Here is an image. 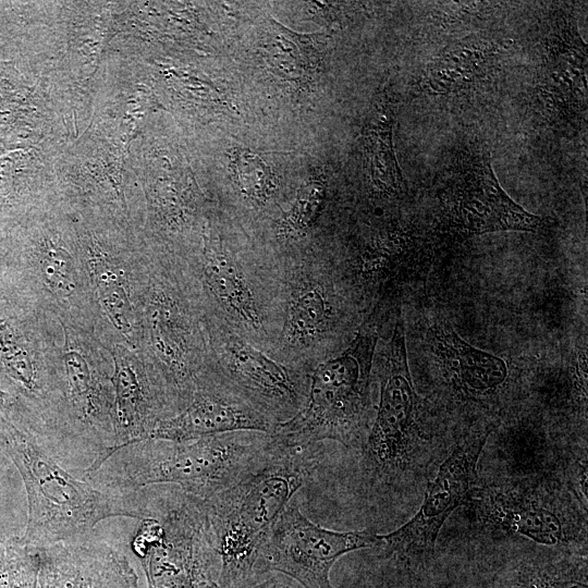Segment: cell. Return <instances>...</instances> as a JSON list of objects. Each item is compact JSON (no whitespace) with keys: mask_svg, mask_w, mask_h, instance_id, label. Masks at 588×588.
<instances>
[{"mask_svg":"<svg viewBox=\"0 0 588 588\" xmlns=\"http://www.w3.org/2000/svg\"><path fill=\"white\" fill-rule=\"evenodd\" d=\"M326 182L322 176L310 177L298 189L292 206L274 221L280 250L271 258L274 264L286 259L295 244L313 232L326 206Z\"/></svg>","mask_w":588,"mask_h":588,"instance_id":"obj_26","label":"cell"},{"mask_svg":"<svg viewBox=\"0 0 588 588\" xmlns=\"http://www.w3.org/2000/svg\"><path fill=\"white\" fill-rule=\"evenodd\" d=\"M0 448L25 485L28 514L21 540L29 547L86 538L106 518L140 519L147 513L143 489L101 490L73 477L44 449L30 428L19 427L7 416L0 417Z\"/></svg>","mask_w":588,"mask_h":588,"instance_id":"obj_3","label":"cell"},{"mask_svg":"<svg viewBox=\"0 0 588 588\" xmlns=\"http://www.w3.org/2000/svg\"><path fill=\"white\" fill-rule=\"evenodd\" d=\"M58 375L68 441L95 453V470L117 446L113 362L110 348L88 330L60 324Z\"/></svg>","mask_w":588,"mask_h":588,"instance_id":"obj_11","label":"cell"},{"mask_svg":"<svg viewBox=\"0 0 588 588\" xmlns=\"http://www.w3.org/2000/svg\"><path fill=\"white\" fill-rule=\"evenodd\" d=\"M278 425L231 394L204 370L187 406L160 421L147 439L183 442L236 431L272 434Z\"/></svg>","mask_w":588,"mask_h":588,"instance_id":"obj_18","label":"cell"},{"mask_svg":"<svg viewBox=\"0 0 588 588\" xmlns=\"http://www.w3.org/2000/svg\"><path fill=\"white\" fill-rule=\"evenodd\" d=\"M204 315L183 259L158 248H143L137 351L176 414L192 400L208 365Z\"/></svg>","mask_w":588,"mask_h":588,"instance_id":"obj_2","label":"cell"},{"mask_svg":"<svg viewBox=\"0 0 588 588\" xmlns=\"http://www.w3.org/2000/svg\"><path fill=\"white\" fill-rule=\"evenodd\" d=\"M497 588H588L587 559L563 552L553 559H524L506 567Z\"/></svg>","mask_w":588,"mask_h":588,"instance_id":"obj_25","label":"cell"},{"mask_svg":"<svg viewBox=\"0 0 588 588\" xmlns=\"http://www.w3.org/2000/svg\"><path fill=\"white\" fill-rule=\"evenodd\" d=\"M587 49L574 22L562 19L550 36L540 96L558 115L586 111Z\"/></svg>","mask_w":588,"mask_h":588,"instance_id":"obj_21","label":"cell"},{"mask_svg":"<svg viewBox=\"0 0 588 588\" xmlns=\"http://www.w3.org/2000/svg\"><path fill=\"white\" fill-rule=\"evenodd\" d=\"M38 554L21 538L0 541V588H38Z\"/></svg>","mask_w":588,"mask_h":588,"instance_id":"obj_28","label":"cell"},{"mask_svg":"<svg viewBox=\"0 0 588 588\" xmlns=\"http://www.w3.org/2000/svg\"><path fill=\"white\" fill-rule=\"evenodd\" d=\"M182 259L205 313L269 354L283 317L282 279L275 264L235 249L209 218L199 245Z\"/></svg>","mask_w":588,"mask_h":588,"instance_id":"obj_6","label":"cell"},{"mask_svg":"<svg viewBox=\"0 0 588 588\" xmlns=\"http://www.w3.org/2000/svg\"><path fill=\"white\" fill-rule=\"evenodd\" d=\"M347 588H383V585L378 583L370 576L359 578L356 583L352 584Z\"/></svg>","mask_w":588,"mask_h":588,"instance_id":"obj_30","label":"cell"},{"mask_svg":"<svg viewBox=\"0 0 588 588\" xmlns=\"http://www.w3.org/2000/svg\"><path fill=\"white\" fill-rule=\"evenodd\" d=\"M204 321L206 372L217 383L278 424L298 413L307 397L309 371L278 362L208 313Z\"/></svg>","mask_w":588,"mask_h":588,"instance_id":"obj_12","label":"cell"},{"mask_svg":"<svg viewBox=\"0 0 588 588\" xmlns=\"http://www.w3.org/2000/svg\"><path fill=\"white\" fill-rule=\"evenodd\" d=\"M379 332L363 321L341 352L318 364L310 371L303 407L277 426L272 439L303 448L331 440L357 451L372 419V368Z\"/></svg>","mask_w":588,"mask_h":588,"instance_id":"obj_7","label":"cell"},{"mask_svg":"<svg viewBox=\"0 0 588 588\" xmlns=\"http://www.w3.org/2000/svg\"><path fill=\"white\" fill-rule=\"evenodd\" d=\"M282 279L283 317L269 353L278 362L311 371L344 347L346 287L329 257L307 255L275 264Z\"/></svg>","mask_w":588,"mask_h":588,"instance_id":"obj_9","label":"cell"},{"mask_svg":"<svg viewBox=\"0 0 588 588\" xmlns=\"http://www.w3.org/2000/svg\"><path fill=\"white\" fill-rule=\"evenodd\" d=\"M11 395L0 389V416H7L11 406Z\"/></svg>","mask_w":588,"mask_h":588,"instance_id":"obj_31","label":"cell"},{"mask_svg":"<svg viewBox=\"0 0 588 588\" xmlns=\"http://www.w3.org/2000/svg\"><path fill=\"white\" fill-rule=\"evenodd\" d=\"M327 37L302 35L270 20L260 41V53L269 68L284 79L309 82L322 61Z\"/></svg>","mask_w":588,"mask_h":588,"instance_id":"obj_22","label":"cell"},{"mask_svg":"<svg viewBox=\"0 0 588 588\" xmlns=\"http://www.w3.org/2000/svg\"><path fill=\"white\" fill-rule=\"evenodd\" d=\"M270 434L236 431L174 442L144 439L115 450L85 480L109 491L173 485L207 501L228 489L262 458Z\"/></svg>","mask_w":588,"mask_h":588,"instance_id":"obj_4","label":"cell"},{"mask_svg":"<svg viewBox=\"0 0 588 588\" xmlns=\"http://www.w3.org/2000/svg\"><path fill=\"white\" fill-rule=\"evenodd\" d=\"M372 528L335 531L311 522L291 501L271 526L260 549L256 574L282 573L304 588H333L330 571L344 554L371 549L377 543Z\"/></svg>","mask_w":588,"mask_h":588,"instance_id":"obj_14","label":"cell"},{"mask_svg":"<svg viewBox=\"0 0 588 588\" xmlns=\"http://www.w3.org/2000/svg\"><path fill=\"white\" fill-rule=\"evenodd\" d=\"M315 445L289 446L270 436L260 462L228 489L205 501L225 588L256 575L268 532L319 465Z\"/></svg>","mask_w":588,"mask_h":588,"instance_id":"obj_5","label":"cell"},{"mask_svg":"<svg viewBox=\"0 0 588 588\" xmlns=\"http://www.w3.org/2000/svg\"><path fill=\"white\" fill-rule=\"evenodd\" d=\"M501 47L493 42H465L436 58L426 71L422 86L438 95L468 87L483 75Z\"/></svg>","mask_w":588,"mask_h":588,"instance_id":"obj_24","label":"cell"},{"mask_svg":"<svg viewBox=\"0 0 588 588\" xmlns=\"http://www.w3.org/2000/svg\"><path fill=\"white\" fill-rule=\"evenodd\" d=\"M428 340L445 383L461 400L488 403L505 390L509 369L501 357L468 344L441 323L429 328Z\"/></svg>","mask_w":588,"mask_h":588,"instance_id":"obj_20","label":"cell"},{"mask_svg":"<svg viewBox=\"0 0 588 588\" xmlns=\"http://www.w3.org/2000/svg\"><path fill=\"white\" fill-rule=\"evenodd\" d=\"M38 588H139L128 559L88 537L35 548Z\"/></svg>","mask_w":588,"mask_h":588,"instance_id":"obj_19","label":"cell"},{"mask_svg":"<svg viewBox=\"0 0 588 588\" xmlns=\"http://www.w3.org/2000/svg\"><path fill=\"white\" fill-rule=\"evenodd\" d=\"M265 574L253 575L247 579L225 588H287V585L281 577L268 576Z\"/></svg>","mask_w":588,"mask_h":588,"instance_id":"obj_29","label":"cell"},{"mask_svg":"<svg viewBox=\"0 0 588 588\" xmlns=\"http://www.w3.org/2000/svg\"><path fill=\"white\" fill-rule=\"evenodd\" d=\"M379 397L367 436L357 450L355 491L375 513L397 506L420 487L443 454L427 422L408 367L399 316L379 369ZM380 513V514H381Z\"/></svg>","mask_w":588,"mask_h":588,"instance_id":"obj_1","label":"cell"},{"mask_svg":"<svg viewBox=\"0 0 588 588\" xmlns=\"http://www.w3.org/2000/svg\"><path fill=\"white\" fill-rule=\"evenodd\" d=\"M131 542L147 588H219L221 562L205 501L157 485Z\"/></svg>","mask_w":588,"mask_h":588,"instance_id":"obj_8","label":"cell"},{"mask_svg":"<svg viewBox=\"0 0 588 588\" xmlns=\"http://www.w3.org/2000/svg\"><path fill=\"white\" fill-rule=\"evenodd\" d=\"M492 427L462 434L432 480H428L417 513L397 529L377 535L375 549L380 561L400 567L425 565L432 559L442 526L464 504L478 476V462Z\"/></svg>","mask_w":588,"mask_h":588,"instance_id":"obj_13","label":"cell"},{"mask_svg":"<svg viewBox=\"0 0 588 588\" xmlns=\"http://www.w3.org/2000/svg\"><path fill=\"white\" fill-rule=\"evenodd\" d=\"M394 109L391 95L382 91L363 131L364 149L370 179L379 192L399 196L404 180L393 147Z\"/></svg>","mask_w":588,"mask_h":588,"instance_id":"obj_23","label":"cell"},{"mask_svg":"<svg viewBox=\"0 0 588 588\" xmlns=\"http://www.w3.org/2000/svg\"><path fill=\"white\" fill-rule=\"evenodd\" d=\"M449 228L461 236L492 232H536L542 219L515 203L502 188L489 155L475 156L443 194Z\"/></svg>","mask_w":588,"mask_h":588,"instance_id":"obj_16","label":"cell"},{"mask_svg":"<svg viewBox=\"0 0 588 588\" xmlns=\"http://www.w3.org/2000/svg\"><path fill=\"white\" fill-rule=\"evenodd\" d=\"M465 503L475 520L492 534L528 539L579 553L587 548V500L550 477L531 482L475 488Z\"/></svg>","mask_w":588,"mask_h":588,"instance_id":"obj_10","label":"cell"},{"mask_svg":"<svg viewBox=\"0 0 588 588\" xmlns=\"http://www.w3.org/2000/svg\"><path fill=\"white\" fill-rule=\"evenodd\" d=\"M110 352L113 362L115 451L147 439L160 421L174 416L176 412L138 351L117 343Z\"/></svg>","mask_w":588,"mask_h":588,"instance_id":"obj_17","label":"cell"},{"mask_svg":"<svg viewBox=\"0 0 588 588\" xmlns=\"http://www.w3.org/2000/svg\"><path fill=\"white\" fill-rule=\"evenodd\" d=\"M98 315V336L109 347H138V298L143 248L124 249L88 233L77 236Z\"/></svg>","mask_w":588,"mask_h":588,"instance_id":"obj_15","label":"cell"},{"mask_svg":"<svg viewBox=\"0 0 588 588\" xmlns=\"http://www.w3.org/2000/svg\"><path fill=\"white\" fill-rule=\"evenodd\" d=\"M232 169L238 192L249 204L261 208L273 199L278 182L259 156L247 149H238L234 152Z\"/></svg>","mask_w":588,"mask_h":588,"instance_id":"obj_27","label":"cell"}]
</instances>
